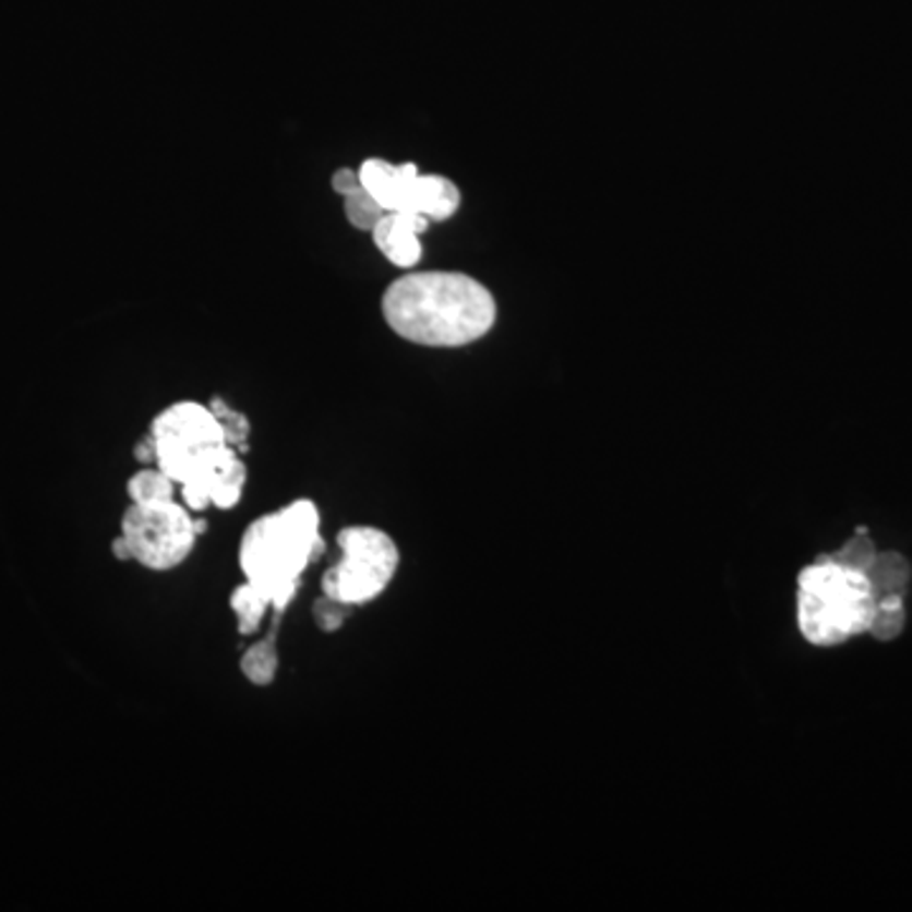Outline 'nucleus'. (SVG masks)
<instances>
[{
	"label": "nucleus",
	"mask_w": 912,
	"mask_h": 912,
	"mask_svg": "<svg viewBox=\"0 0 912 912\" xmlns=\"http://www.w3.org/2000/svg\"><path fill=\"white\" fill-rule=\"evenodd\" d=\"M329 185H333V191L337 195H343V199H345V195L356 193V191H360V188H363V183H360V172L356 168H337L333 172V180H329Z\"/></svg>",
	"instance_id": "nucleus-19"
},
{
	"label": "nucleus",
	"mask_w": 912,
	"mask_h": 912,
	"mask_svg": "<svg viewBox=\"0 0 912 912\" xmlns=\"http://www.w3.org/2000/svg\"><path fill=\"white\" fill-rule=\"evenodd\" d=\"M231 609L236 613V626H239V634L249 636L262 628L266 613L272 611V601L262 588L247 580V584H241L231 593Z\"/></svg>",
	"instance_id": "nucleus-11"
},
{
	"label": "nucleus",
	"mask_w": 912,
	"mask_h": 912,
	"mask_svg": "<svg viewBox=\"0 0 912 912\" xmlns=\"http://www.w3.org/2000/svg\"><path fill=\"white\" fill-rule=\"evenodd\" d=\"M340 561L322 576V593L329 599L360 607L391 586L398 571V548L391 535L379 528H348L337 535Z\"/></svg>",
	"instance_id": "nucleus-5"
},
{
	"label": "nucleus",
	"mask_w": 912,
	"mask_h": 912,
	"mask_svg": "<svg viewBox=\"0 0 912 912\" xmlns=\"http://www.w3.org/2000/svg\"><path fill=\"white\" fill-rule=\"evenodd\" d=\"M461 206V193L449 178L444 176H419L413 185L411 206L408 211L427 216L429 221H446Z\"/></svg>",
	"instance_id": "nucleus-9"
},
{
	"label": "nucleus",
	"mask_w": 912,
	"mask_h": 912,
	"mask_svg": "<svg viewBox=\"0 0 912 912\" xmlns=\"http://www.w3.org/2000/svg\"><path fill=\"white\" fill-rule=\"evenodd\" d=\"M350 609L352 607H348V603L329 599V596H322V599L314 603L312 619H314V624H317V628H322V632L333 634V632H337V628H343Z\"/></svg>",
	"instance_id": "nucleus-18"
},
{
	"label": "nucleus",
	"mask_w": 912,
	"mask_h": 912,
	"mask_svg": "<svg viewBox=\"0 0 912 912\" xmlns=\"http://www.w3.org/2000/svg\"><path fill=\"white\" fill-rule=\"evenodd\" d=\"M151 436L155 442V467L178 487L208 477L233 446L226 444L221 421L211 406L180 400L155 416Z\"/></svg>",
	"instance_id": "nucleus-4"
},
{
	"label": "nucleus",
	"mask_w": 912,
	"mask_h": 912,
	"mask_svg": "<svg viewBox=\"0 0 912 912\" xmlns=\"http://www.w3.org/2000/svg\"><path fill=\"white\" fill-rule=\"evenodd\" d=\"M875 607L869 578L829 555L816 557L799 573V628L814 647H837L867 634Z\"/></svg>",
	"instance_id": "nucleus-3"
},
{
	"label": "nucleus",
	"mask_w": 912,
	"mask_h": 912,
	"mask_svg": "<svg viewBox=\"0 0 912 912\" xmlns=\"http://www.w3.org/2000/svg\"><path fill=\"white\" fill-rule=\"evenodd\" d=\"M381 307L393 333L427 348H464L497 320L490 289L461 272H408L385 289Z\"/></svg>",
	"instance_id": "nucleus-1"
},
{
	"label": "nucleus",
	"mask_w": 912,
	"mask_h": 912,
	"mask_svg": "<svg viewBox=\"0 0 912 912\" xmlns=\"http://www.w3.org/2000/svg\"><path fill=\"white\" fill-rule=\"evenodd\" d=\"M875 555H877V548H875V542H872L867 528H856L854 538L847 540L844 545H841L837 553H831L829 557L841 565H847V568L864 573L872 565V561H875Z\"/></svg>",
	"instance_id": "nucleus-17"
},
{
	"label": "nucleus",
	"mask_w": 912,
	"mask_h": 912,
	"mask_svg": "<svg viewBox=\"0 0 912 912\" xmlns=\"http://www.w3.org/2000/svg\"><path fill=\"white\" fill-rule=\"evenodd\" d=\"M176 482L163 469H143L130 477L128 494L132 505H153V502L176 500Z\"/></svg>",
	"instance_id": "nucleus-12"
},
{
	"label": "nucleus",
	"mask_w": 912,
	"mask_h": 912,
	"mask_svg": "<svg viewBox=\"0 0 912 912\" xmlns=\"http://www.w3.org/2000/svg\"><path fill=\"white\" fill-rule=\"evenodd\" d=\"M864 576L869 578V586L877 599L905 596V588L910 584V563L900 553H877L869 568L864 571Z\"/></svg>",
	"instance_id": "nucleus-10"
},
{
	"label": "nucleus",
	"mask_w": 912,
	"mask_h": 912,
	"mask_svg": "<svg viewBox=\"0 0 912 912\" xmlns=\"http://www.w3.org/2000/svg\"><path fill=\"white\" fill-rule=\"evenodd\" d=\"M360 183L385 211H408L411 206L413 185L421 170L413 163L393 165L383 157H368L358 168Z\"/></svg>",
	"instance_id": "nucleus-8"
},
{
	"label": "nucleus",
	"mask_w": 912,
	"mask_h": 912,
	"mask_svg": "<svg viewBox=\"0 0 912 912\" xmlns=\"http://www.w3.org/2000/svg\"><path fill=\"white\" fill-rule=\"evenodd\" d=\"M429 218L413 211H385L373 226V241L381 254L400 269H413L421 262V233L429 228Z\"/></svg>",
	"instance_id": "nucleus-7"
},
{
	"label": "nucleus",
	"mask_w": 912,
	"mask_h": 912,
	"mask_svg": "<svg viewBox=\"0 0 912 912\" xmlns=\"http://www.w3.org/2000/svg\"><path fill=\"white\" fill-rule=\"evenodd\" d=\"M112 553H115L117 561H132V553H130L128 542H124L122 535H120V538H115V542H112Z\"/></svg>",
	"instance_id": "nucleus-21"
},
{
	"label": "nucleus",
	"mask_w": 912,
	"mask_h": 912,
	"mask_svg": "<svg viewBox=\"0 0 912 912\" xmlns=\"http://www.w3.org/2000/svg\"><path fill=\"white\" fill-rule=\"evenodd\" d=\"M279 670V655L277 644H274V636L269 634L266 639L251 644V647L243 651L241 657V672L247 674L251 684H269L277 677Z\"/></svg>",
	"instance_id": "nucleus-13"
},
{
	"label": "nucleus",
	"mask_w": 912,
	"mask_h": 912,
	"mask_svg": "<svg viewBox=\"0 0 912 912\" xmlns=\"http://www.w3.org/2000/svg\"><path fill=\"white\" fill-rule=\"evenodd\" d=\"M322 550L320 509L310 500H297L249 525L241 538L239 565L249 584L262 588L272 611L281 616L295 601L307 565L317 561Z\"/></svg>",
	"instance_id": "nucleus-2"
},
{
	"label": "nucleus",
	"mask_w": 912,
	"mask_h": 912,
	"mask_svg": "<svg viewBox=\"0 0 912 912\" xmlns=\"http://www.w3.org/2000/svg\"><path fill=\"white\" fill-rule=\"evenodd\" d=\"M135 456H137L140 461H155V442H153V436H147L143 444H137Z\"/></svg>",
	"instance_id": "nucleus-20"
},
{
	"label": "nucleus",
	"mask_w": 912,
	"mask_h": 912,
	"mask_svg": "<svg viewBox=\"0 0 912 912\" xmlns=\"http://www.w3.org/2000/svg\"><path fill=\"white\" fill-rule=\"evenodd\" d=\"M195 517L178 500L130 505L122 517V538L128 542L132 561L151 571H172L191 555L199 540Z\"/></svg>",
	"instance_id": "nucleus-6"
},
{
	"label": "nucleus",
	"mask_w": 912,
	"mask_h": 912,
	"mask_svg": "<svg viewBox=\"0 0 912 912\" xmlns=\"http://www.w3.org/2000/svg\"><path fill=\"white\" fill-rule=\"evenodd\" d=\"M208 406H211V411L216 413V419L221 421L226 444L233 446V449L239 454L247 452L249 434H251V423H249L247 416H243L241 411H236V408L228 406L226 400H221V398H214Z\"/></svg>",
	"instance_id": "nucleus-15"
},
{
	"label": "nucleus",
	"mask_w": 912,
	"mask_h": 912,
	"mask_svg": "<svg viewBox=\"0 0 912 912\" xmlns=\"http://www.w3.org/2000/svg\"><path fill=\"white\" fill-rule=\"evenodd\" d=\"M343 201H345V218H348L352 228H358V231L371 233L373 226L379 224V218L385 214V208L365 191V188L345 195Z\"/></svg>",
	"instance_id": "nucleus-16"
},
{
	"label": "nucleus",
	"mask_w": 912,
	"mask_h": 912,
	"mask_svg": "<svg viewBox=\"0 0 912 912\" xmlns=\"http://www.w3.org/2000/svg\"><path fill=\"white\" fill-rule=\"evenodd\" d=\"M902 628H905V601H902V596L877 599L875 616L869 621L867 634L879 641H892L902 634Z\"/></svg>",
	"instance_id": "nucleus-14"
}]
</instances>
